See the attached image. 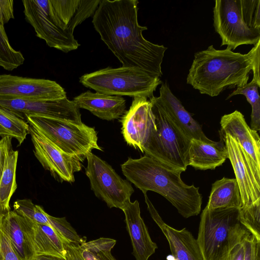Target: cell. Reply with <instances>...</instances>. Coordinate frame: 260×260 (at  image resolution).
<instances>
[{
	"label": "cell",
	"mask_w": 260,
	"mask_h": 260,
	"mask_svg": "<svg viewBox=\"0 0 260 260\" xmlns=\"http://www.w3.org/2000/svg\"><path fill=\"white\" fill-rule=\"evenodd\" d=\"M259 50L260 40L254 45L252 48L249 51L251 55L252 67L253 72V78L252 81L256 82L260 86L259 77Z\"/></svg>",
	"instance_id": "38"
},
{
	"label": "cell",
	"mask_w": 260,
	"mask_h": 260,
	"mask_svg": "<svg viewBox=\"0 0 260 260\" xmlns=\"http://www.w3.org/2000/svg\"><path fill=\"white\" fill-rule=\"evenodd\" d=\"M157 99L172 120L190 140L213 141L205 135L199 123L174 95L167 81L161 83Z\"/></svg>",
	"instance_id": "19"
},
{
	"label": "cell",
	"mask_w": 260,
	"mask_h": 260,
	"mask_svg": "<svg viewBox=\"0 0 260 260\" xmlns=\"http://www.w3.org/2000/svg\"><path fill=\"white\" fill-rule=\"evenodd\" d=\"M26 21L33 27L37 36L47 45L68 53L76 50L80 44L73 34L60 28L49 14L48 0H22Z\"/></svg>",
	"instance_id": "10"
},
{
	"label": "cell",
	"mask_w": 260,
	"mask_h": 260,
	"mask_svg": "<svg viewBox=\"0 0 260 260\" xmlns=\"http://www.w3.org/2000/svg\"><path fill=\"white\" fill-rule=\"evenodd\" d=\"M25 120L61 151L82 160L93 149L102 150L98 144L95 129L83 123L76 124L37 115L26 116Z\"/></svg>",
	"instance_id": "6"
},
{
	"label": "cell",
	"mask_w": 260,
	"mask_h": 260,
	"mask_svg": "<svg viewBox=\"0 0 260 260\" xmlns=\"http://www.w3.org/2000/svg\"><path fill=\"white\" fill-rule=\"evenodd\" d=\"M213 26L221 45L231 50L260 40V29L251 28L243 15L241 0H216L213 8Z\"/></svg>",
	"instance_id": "8"
},
{
	"label": "cell",
	"mask_w": 260,
	"mask_h": 260,
	"mask_svg": "<svg viewBox=\"0 0 260 260\" xmlns=\"http://www.w3.org/2000/svg\"><path fill=\"white\" fill-rule=\"evenodd\" d=\"M39 260H64L63 258H60L57 257L51 256H45L41 255L37 256Z\"/></svg>",
	"instance_id": "44"
},
{
	"label": "cell",
	"mask_w": 260,
	"mask_h": 260,
	"mask_svg": "<svg viewBox=\"0 0 260 260\" xmlns=\"http://www.w3.org/2000/svg\"><path fill=\"white\" fill-rule=\"evenodd\" d=\"M65 98L64 88L55 81L0 74V99L51 100Z\"/></svg>",
	"instance_id": "13"
},
{
	"label": "cell",
	"mask_w": 260,
	"mask_h": 260,
	"mask_svg": "<svg viewBox=\"0 0 260 260\" xmlns=\"http://www.w3.org/2000/svg\"><path fill=\"white\" fill-rule=\"evenodd\" d=\"M99 260H116L111 251L99 252L94 253Z\"/></svg>",
	"instance_id": "42"
},
{
	"label": "cell",
	"mask_w": 260,
	"mask_h": 260,
	"mask_svg": "<svg viewBox=\"0 0 260 260\" xmlns=\"http://www.w3.org/2000/svg\"><path fill=\"white\" fill-rule=\"evenodd\" d=\"M0 228L8 238L13 250L20 260H35L37 258L20 215L15 211L10 210L4 215Z\"/></svg>",
	"instance_id": "23"
},
{
	"label": "cell",
	"mask_w": 260,
	"mask_h": 260,
	"mask_svg": "<svg viewBox=\"0 0 260 260\" xmlns=\"http://www.w3.org/2000/svg\"><path fill=\"white\" fill-rule=\"evenodd\" d=\"M0 205V224L4 215L7 213Z\"/></svg>",
	"instance_id": "45"
},
{
	"label": "cell",
	"mask_w": 260,
	"mask_h": 260,
	"mask_svg": "<svg viewBox=\"0 0 260 260\" xmlns=\"http://www.w3.org/2000/svg\"><path fill=\"white\" fill-rule=\"evenodd\" d=\"M125 215L126 228L132 244L133 254L136 260H148L157 248L141 216L137 200L129 201L122 210Z\"/></svg>",
	"instance_id": "18"
},
{
	"label": "cell",
	"mask_w": 260,
	"mask_h": 260,
	"mask_svg": "<svg viewBox=\"0 0 260 260\" xmlns=\"http://www.w3.org/2000/svg\"><path fill=\"white\" fill-rule=\"evenodd\" d=\"M13 3V0H0V24L3 26L14 18Z\"/></svg>",
	"instance_id": "39"
},
{
	"label": "cell",
	"mask_w": 260,
	"mask_h": 260,
	"mask_svg": "<svg viewBox=\"0 0 260 260\" xmlns=\"http://www.w3.org/2000/svg\"><path fill=\"white\" fill-rule=\"evenodd\" d=\"M219 135L239 187L241 197L240 208L248 207L260 201V185L255 179L250 161L240 145L229 134Z\"/></svg>",
	"instance_id": "15"
},
{
	"label": "cell",
	"mask_w": 260,
	"mask_h": 260,
	"mask_svg": "<svg viewBox=\"0 0 260 260\" xmlns=\"http://www.w3.org/2000/svg\"><path fill=\"white\" fill-rule=\"evenodd\" d=\"M0 260H20L13 250L8 238L1 228Z\"/></svg>",
	"instance_id": "37"
},
{
	"label": "cell",
	"mask_w": 260,
	"mask_h": 260,
	"mask_svg": "<svg viewBox=\"0 0 260 260\" xmlns=\"http://www.w3.org/2000/svg\"><path fill=\"white\" fill-rule=\"evenodd\" d=\"M29 125L34 154L43 167L58 181L74 182V173L81 170L83 160L62 152L40 131Z\"/></svg>",
	"instance_id": "11"
},
{
	"label": "cell",
	"mask_w": 260,
	"mask_h": 260,
	"mask_svg": "<svg viewBox=\"0 0 260 260\" xmlns=\"http://www.w3.org/2000/svg\"><path fill=\"white\" fill-rule=\"evenodd\" d=\"M35 260H39V259L37 257V258Z\"/></svg>",
	"instance_id": "46"
},
{
	"label": "cell",
	"mask_w": 260,
	"mask_h": 260,
	"mask_svg": "<svg viewBox=\"0 0 260 260\" xmlns=\"http://www.w3.org/2000/svg\"><path fill=\"white\" fill-rule=\"evenodd\" d=\"M49 1L56 23L63 30H68L78 11L80 0Z\"/></svg>",
	"instance_id": "29"
},
{
	"label": "cell",
	"mask_w": 260,
	"mask_h": 260,
	"mask_svg": "<svg viewBox=\"0 0 260 260\" xmlns=\"http://www.w3.org/2000/svg\"><path fill=\"white\" fill-rule=\"evenodd\" d=\"M24 60L21 52L11 45L4 26L0 24V67L11 71L22 65Z\"/></svg>",
	"instance_id": "28"
},
{
	"label": "cell",
	"mask_w": 260,
	"mask_h": 260,
	"mask_svg": "<svg viewBox=\"0 0 260 260\" xmlns=\"http://www.w3.org/2000/svg\"><path fill=\"white\" fill-rule=\"evenodd\" d=\"M239 212L236 208L211 210L206 207L203 210L197 240L204 260H219L241 224Z\"/></svg>",
	"instance_id": "7"
},
{
	"label": "cell",
	"mask_w": 260,
	"mask_h": 260,
	"mask_svg": "<svg viewBox=\"0 0 260 260\" xmlns=\"http://www.w3.org/2000/svg\"><path fill=\"white\" fill-rule=\"evenodd\" d=\"M13 207L17 214L31 222L49 225L48 213L40 206L35 205L30 199L18 200L14 202Z\"/></svg>",
	"instance_id": "30"
},
{
	"label": "cell",
	"mask_w": 260,
	"mask_h": 260,
	"mask_svg": "<svg viewBox=\"0 0 260 260\" xmlns=\"http://www.w3.org/2000/svg\"><path fill=\"white\" fill-rule=\"evenodd\" d=\"M249 232L241 224L231 237L219 260H244V239Z\"/></svg>",
	"instance_id": "31"
},
{
	"label": "cell",
	"mask_w": 260,
	"mask_h": 260,
	"mask_svg": "<svg viewBox=\"0 0 260 260\" xmlns=\"http://www.w3.org/2000/svg\"><path fill=\"white\" fill-rule=\"evenodd\" d=\"M20 217L37 257L45 255L64 259L65 242L51 226Z\"/></svg>",
	"instance_id": "20"
},
{
	"label": "cell",
	"mask_w": 260,
	"mask_h": 260,
	"mask_svg": "<svg viewBox=\"0 0 260 260\" xmlns=\"http://www.w3.org/2000/svg\"><path fill=\"white\" fill-rule=\"evenodd\" d=\"M11 148V138L5 137L0 139V180L5 167L7 153Z\"/></svg>",
	"instance_id": "40"
},
{
	"label": "cell",
	"mask_w": 260,
	"mask_h": 260,
	"mask_svg": "<svg viewBox=\"0 0 260 260\" xmlns=\"http://www.w3.org/2000/svg\"><path fill=\"white\" fill-rule=\"evenodd\" d=\"M85 87L110 95L151 98L162 81L138 67H107L85 74L79 79Z\"/></svg>",
	"instance_id": "5"
},
{
	"label": "cell",
	"mask_w": 260,
	"mask_h": 260,
	"mask_svg": "<svg viewBox=\"0 0 260 260\" xmlns=\"http://www.w3.org/2000/svg\"><path fill=\"white\" fill-rule=\"evenodd\" d=\"M49 225L64 241L78 246L86 242L85 237H81L66 219V217H55L47 214Z\"/></svg>",
	"instance_id": "33"
},
{
	"label": "cell",
	"mask_w": 260,
	"mask_h": 260,
	"mask_svg": "<svg viewBox=\"0 0 260 260\" xmlns=\"http://www.w3.org/2000/svg\"><path fill=\"white\" fill-rule=\"evenodd\" d=\"M155 123L143 152L165 167L181 173L188 164L190 139L175 124L157 97L149 99Z\"/></svg>",
	"instance_id": "4"
},
{
	"label": "cell",
	"mask_w": 260,
	"mask_h": 260,
	"mask_svg": "<svg viewBox=\"0 0 260 260\" xmlns=\"http://www.w3.org/2000/svg\"><path fill=\"white\" fill-rule=\"evenodd\" d=\"M121 168L127 180L144 194L153 191L161 194L183 217L200 213L202 196L199 187L185 184L181 172L170 169L146 155L138 159L129 157Z\"/></svg>",
	"instance_id": "2"
},
{
	"label": "cell",
	"mask_w": 260,
	"mask_h": 260,
	"mask_svg": "<svg viewBox=\"0 0 260 260\" xmlns=\"http://www.w3.org/2000/svg\"><path fill=\"white\" fill-rule=\"evenodd\" d=\"M79 248L81 252L84 260H99L96 255L92 252L88 251L86 250L82 249Z\"/></svg>",
	"instance_id": "43"
},
{
	"label": "cell",
	"mask_w": 260,
	"mask_h": 260,
	"mask_svg": "<svg viewBox=\"0 0 260 260\" xmlns=\"http://www.w3.org/2000/svg\"><path fill=\"white\" fill-rule=\"evenodd\" d=\"M244 260H260V240L249 233L244 242Z\"/></svg>",
	"instance_id": "36"
},
{
	"label": "cell",
	"mask_w": 260,
	"mask_h": 260,
	"mask_svg": "<svg viewBox=\"0 0 260 260\" xmlns=\"http://www.w3.org/2000/svg\"><path fill=\"white\" fill-rule=\"evenodd\" d=\"M0 106L25 120L26 116L37 115L81 124L79 108L65 98L51 100L0 99Z\"/></svg>",
	"instance_id": "12"
},
{
	"label": "cell",
	"mask_w": 260,
	"mask_h": 260,
	"mask_svg": "<svg viewBox=\"0 0 260 260\" xmlns=\"http://www.w3.org/2000/svg\"><path fill=\"white\" fill-rule=\"evenodd\" d=\"M64 260H84L79 246L65 242Z\"/></svg>",
	"instance_id": "41"
},
{
	"label": "cell",
	"mask_w": 260,
	"mask_h": 260,
	"mask_svg": "<svg viewBox=\"0 0 260 260\" xmlns=\"http://www.w3.org/2000/svg\"><path fill=\"white\" fill-rule=\"evenodd\" d=\"M138 3L137 0H102L92 23L123 67H138L160 78L167 48L143 37L147 27L138 23Z\"/></svg>",
	"instance_id": "1"
},
{
	"label": "cell",
	"mask_w": 260,
	"mask_h": 260,
	"mask_svg": "<svg viewBox=\"0 0 260 260\" xmlns=\"http://www.w3.org/2000/svg\"><path fill=\"white\" fill-rule=\"evenodd\" d=\"M260 86L254 81H251L241 87L237 88L226 100L237 94L244 95L251 106L250 128L256 132L260 130V99L258 88Z\"/></svg>",
	"instance_id": "27"
},
{
	"label": "cell",
	"mask_w": 260,
	"mask_h": 260,
	"mask_svg": "<svg viewBox=\"0 0 260 260\" xmlns=\"http://www.w3.org/2000/svg\"><path fill=\"white\" fill-rule=\"evenodd\" d=\"M86 158L87 165L85 173L94 194L109 208L122 210L131 201L130 198L134 192L131 184L119 176L109 164L92 152L88 153Z\"/></svg>",
	"instance_id": "9"
},
{
	"label": "cell",
	"mask_w": 260,
	"mask_h": 260,
	"mask_svg": "<svg viewBox=\"0 0 260 260\" xmlns=\"http://www.w3.org/2000/svg\"><path fill=\"white\" fill-rule=\"evenodd\" d=\"M220 124L219 134H229L240 145L250 161L255 179L260 185V138L257 132L250 128L244 115L237 110L222 116Z\"/></svg>",
	"instance_id": "16"
},
{
	"label": "cell",
	"mask_w": 260,
	"mask_h": 260,
	"mask_svg": "<svg viewBox=\"0 0 260 260\" xmlns=\"http://www.w3.org/2000/svg\"><path fill=\"white\" fill-rule=\"evenodd\" d=\"M150 215L166 237L172 260H204L197 239L186 228L175 229L165 223L152 203L144 194Z\"/></svg>",
	"instance_id": "17"
},
{
	"label": "cell",
	"mask_w": 260,
	"mask_h": 260,
	"mask_svg": "<svg viewBox=\"0 0 260 260\" xmlns=\"http://www.w3.org/2000/svg\"><path fill=\"white\" fill-rule=\"evenodd\" d=\"M18 152L11 148L8 151L0 180V205L6 211H10L9 202L17 189L16 172Z\"/></svg>",
	"instance_id": "25"
},
{
	"label": "cell",
	"mask_w": 260,
	"mask_h": 260,
	"mask_svg": "<svg viewBox=\"0 0 260 260\" xmlns=\"http://www.w3.org/2000/svg\"><path fill=\"white\" fill-rule=\"evenodd\" d=\"M28 122L0 106V136L15 139L20 146L29 134Z\"/></svg>",
	"instance_id": "26"
},
{
	"label": "cell",
	"mask_w": 260,
	"mask_h": 260,
	"mask_svg": "<svg viewBox=\"0 0 260 260\" xmlns=\"http://www.w3.org/2000/svg\"><path fill=\"white\" fill-rule=\"evenodd\" d=\"M244 19L251 28L260 29V0H241Z\"/></svg>",
	"instance_id": "34"
},
{
	"label": "cell",
	"mask_w": 260,
	"mask_h": 260,
	"mask_svg": "<svg viewBox=\"0 0 260 260\" xmlns=\"http://www.w3.org/2000/svg\"><path fill=\"white\" fill-rule=\"evenodd\" d=\"M241 205V197L236 178L223 177L212 185L206 207L208 209L236 208Z\"/></svg>",
	"instance_id": "24"
},
{
	"label": "cell",
	"mask_w": 260,
	"mask_h": 260,
	"mask_svg": "<svg viewBox=\"0 0 260 260\" xmlns=\"http://www.w3.org/2000/svg\"><path fill=\"white\" fill-rule=\"evenodd\" d=\"M228 158V153L222 139L206 142L191 139L188 152V166L197 170H214Z\"/></svg>",
	"instance_id": "22"
},
{
	"label": "cell",
	"mask_w": 260,
	"mask_h": 260,
	"mask_svg": "<svg viewBox=\"0 0 260 260\" xmlns=\"http://www.w3.org/2000/svg\"><path fill=\"white\" fill-rule=\"evenodd\" d=\"M252 70L249 52L241 54L213 45L194 53L186 83L200 93L216 96L226 89L241 87L249 80Z\"/></svg>",
	"instance_id": "3"
},
{
	"label": "cell",
	"mask_w": 260,
	"mask_h": 260,
	"mask_svg": "<svg viewBox=\"0 0 260 260\" xmlns=\"http://www.w3.org/2000/svg\"><path fill=\"white\" fill-rule=\"evenodd\" d=\"M151 103L145 97H134L129 110L122 117L121 131L130 146L142 153L154 125Z\"/></svg>",
	"instance_id": "14"
},
{
	"label": "cell",
	"mask_w": 260,
	"mask_h": 260,
	"mask_svg": "<svg viewBox=\"0 0 260 260\" xmlns=\"http://www.w3.org/2000/svg\"><path fill=\"white\" fill-rule=\"evenodd\" d=\"M240 223L253 236L260 240V201L239 209Z\"/></svg>",
	"instance_id": "32"
},
{
	"label": "cell",
	"mask_w": 260,
	"mask_h": 260,
	"mask_svg": "<svg viewBox=\"0 0 260 260\" xmlns=\"http://www.w3.org/2000/svg\"><path fill=\"white\" fill-rule=\"evenodd\" d=\"M116 243V241L112 239L100 238L88 242H85L79 246L82 249L96 253L99 252L111 251Z\"/></svg>",
	"instance_id": "35"
},
{
	"label": "cell",
	"mask_w": 260,
	"mask_h": 260,
	"mask_svg": "<svg viewBox=\"0 0 260 260\" xmlns=\"http://www.w3.org/2000/svg\"><path fill=\"white\" fill-rule=\"evenodd\" d=\"M73 101L79 109H86L103 120L118 119L125 112V100L119 95L88 90L75 96Z\"/></svg>",
	"instance_id": "21"
}]
</instances>
